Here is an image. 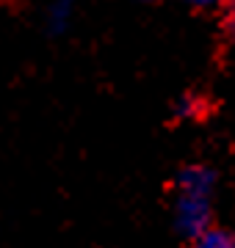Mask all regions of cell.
I'll use <instances>...</instances> for the list:
<instances>
[{"mask_svg": "<svg viewBox=\"0 0 235 248\" xmlns=\"http://www.w3.org/2000/svg\"><path fill=\"white\" fill-rule=\"evenodd\" d=\"M213 171L205 166H188L177 177V204L174 221L180 234L197 240L210 229V193H213Z\"/></svg>", "mask_w": 235, "mask_h": 248, "instance_id": "1", "label": "cell"}, {"mask_svg": "<svg viewBox=\"0 0 235 248\" xmlns=\"http://www.w3.org/2000/svg\"><path fill=\"white\" fill-rule=\"evenodd\" d=\"M72 6L75 0H55L50 11H47V28H50V33H64L67 25H69V19H72Z\"/></svg>", "mask_w": 235, "mask_h": 248, "instance_id": "2", "label": "cell"}, {"mask_svg": "<svg viewBox=\"0 0 235 248\" xmlns=\"http://www.w3.org/2000/svg\"><path fill=\"white\" fill-rule=\"evenodd\" d=\"M194 248H235V237L230 232L208 229L205 234H199V237L194 240Z\"/></svg>", "mask_w": 235, "mask_h": 248, "instance_id": "3", "label": "cell"}, {"mask_svg": "<svg viewBox=\"0 0 235 248\" xmlns=\"http://www.w3.org/2000/svg\"><path fill=\"white\" fill-rule=\"evenodd\" d=\"M174 113L180 116V119H188V116H194V113H197V99H191V97L180 99V102L174 105Z\"/></svg>", "mask_w": 235, "mask_h": 248, "instance_id": "4", "label": "cell"}, {"mask_svg": "<svg viewBox=\"0 0 235 248\" xmlns=\"http://www.w3.org/2000/svg\"><path fill=\"white\" fill-rule=\"evenodd\" d=\"M191 6H199V9H205V6H218L221 0H188Z\"/></svg>", "mask_w": 235, "mask_h": 248, "instance_id": "5", "label": "cell"}, {"mask_svg": "<svg viewBox=\"0 0 235 248\" xmlns=\"http://www.w3.org/2000/svg\"><path fill=\"white\" fill-rule=\"evenodd\" d=\"M227 28H230V33H233V39H235V6L230 9V17H227Z\"/></svg>", "mask_w": 235, "mask_h": 248, "instance_id": "6", "label": "cell"}]
</instances>
